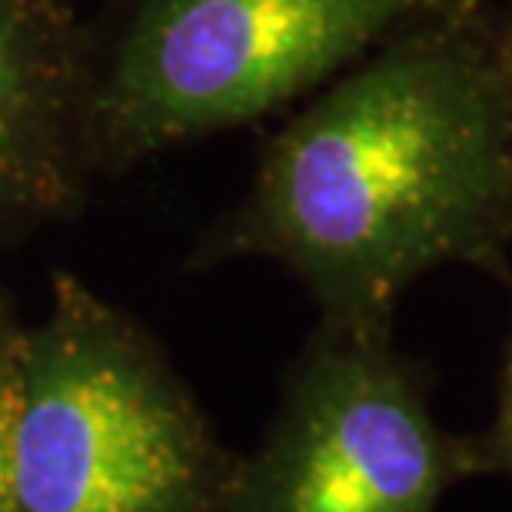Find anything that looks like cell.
I'll return each instance as SVG.
<instances>
[{
	"instance_id": "8992f818",
	"label": "cell",
	"mask_w": 512,
	"mask_h": 512,
	"mask_svg": "<svg viewBox=\"0 0 512 512\" xmlns=\"http://www.w3.org/2000/svg\"><path fill=\"white\" fill-rule=\"evenodd\" d=\"M27 320L17 313L14 296L0 286V512H17L14 496V423H17V376Z\"/></svg>"
},
{
	"instance_id": "277c9868",
	"label": "cell",
	"mask_w": 512,
	"mask_h": 512,
	"mask_svg": "<svg viewBox=\"0 0 512 512\" xmlns=\"http://www.w3.org/2000/svg\"><path fill=\"white\" fill-rule=\"evenodd\" d=\"M483 476L476 436L433 413V376L393 323L320 320L286 370L260 446L240 456L227 512H439Z\"/></svg>"
},
{
	"instance_id": "ba28073f",
	"label": "cell",
	"mask_w": 512,
	"mask_h": 512,
	"mask_svg": "<svg viewBox=\"0 0 512 512\" xmlns=\"http://www.w3.org/2000/svg\"><path fill=\"white\" fill-rule=\"evenodd\" d=\"M503 60L509 87V187H512V24H503Z\"/></svg>"
},
{
	"instance_id": "52a82bcc",
	"label": "cell",
	"mask_w": 512,
	"mask_h": 512,
	"mask_svg": "<svg viewBox=\"0 0 512 512\" xmlns=\"http://www.w3.org/2000/svg\"><path fill=\"white\" fill-rule=\"evenodd\" d=\"M476 449L479 463H483V476L512 479V323L503 350V370H499L496 416L486 433H476Z\"/></svg>"
},
{
	"instance_id": "7a4b0ae2",
	"label": "cell",
	"mask_w": 512,
	"mask_h": 512,
	"mask_svg": "<svg viewBox=\"0 0 512 512\" xmlns=\"http://www.w3.org/2000/svg\"><path fill=\"white\" fill-rule=\"evenodd\" d=\"M237 466L157 336L54 273L20 346L17 512H227Z\"/></svg>"
},
{
	"instance_id": "5b68a950",
	"label": "cell",
	"mask_w": 512,
	"mask_h": 512,
	"mask_svg": "<svg viewBox=\"0 0 512 512\" xmlns=\"http://www.w3.org/2000/svg\"><path fill=\"white\" fill-rule=\"evenodd\" d=\"M90 60L74 0H0V247L84 207Z\"/></svg>"
},
{
	"instance_id": "6da1fadb",
	"label": "cell",
	"mask_w": 512,
	"mask_h": 512,
	"mask_svg": "<svg viewBox=\"0 0 512 512\" xmlns=\"http://www.w3.org/2000/svg\"><path fill=\"white\" fill-rule=\"evenodd\" d=\"M509 243L503 24L479 0H453L310 94L187 270L273 260L320 320L386 326L439 266L506 276Z\"/></svg>"
},
{
	"instance_id": "3957f363",
	"label": "cell",
	"mask_w": 512,
	"mask_h": 512,
	"mask_svg": "<svg viewBox=\"0 0 512 512\" xmlns=\"http://www.w3.org/2000/svg\"><path fill=\"white\" fill-rule=\"evenodd\" d=\"M453 0H117L94 30L87 157L127 173L316 94Z\"/></svg>"
}]
</instances>
